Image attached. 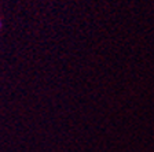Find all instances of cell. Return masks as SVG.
<instances>
[{"mask_svg":"<svg viewBox=\"0 0 154 152\" xmlns=\"http://www.w3.org/2000/svg\"><path fill=\"white\" fill-rule=\"evenodd\" d=\"M0 28H2V21H0Z\"/></svg>","mask_w":154,"mask_h":152,"instance_id":"1","label":"cell"}]
</instances>
